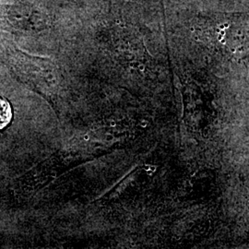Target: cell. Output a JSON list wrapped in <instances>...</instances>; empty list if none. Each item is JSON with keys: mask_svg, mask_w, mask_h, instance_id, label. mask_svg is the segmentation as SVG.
<instances>
[{"mask_svg": "<svg viewBox=\"0 0 249 249\" xmlns=\"http://www.w3.org/2000/svg\"><path fill=\"white\" fill-rule=\"evenodd\" d=\"M11 117L12 113L9 102L0 97V129L6 127L9 124Z\"/></svg>", "mask_w": 249, "mask_h": 249, "instance_id": "6da1fadb", "label": "cell"}]
</instances>
